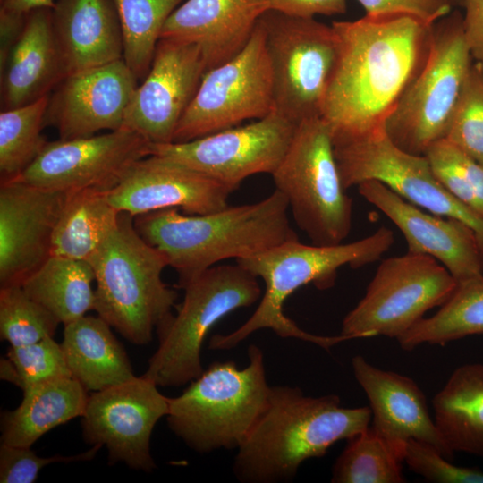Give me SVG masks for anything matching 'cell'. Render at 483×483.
Here are the masks:
<instances>
[{
    "instance_id": "6da1fadb",
    "label": "cell",
    "mask_w": 483,
    "mask_h": 483,
    "mask_svg": "<svg viewBox=\"0 0 483 483\" xmlns=\"http://www.w3.org/2000/svg\"><path fill=\"white\" fill-rule=\"evenodd\" d=\"M331 25L339 54L321 117L333 140L384 129L428 60L435 24L407 14H365Z\"/></svg>"
},
{
    "instance_id": "7a4b0ae2",
    "label": "cell",
    "mask_w": 483,
    "mask_h": 483,
    "mask_svg": "<svg viewBox=\"0 0 483 483\" xmlns=\"http://www.w3.org/2000/svg\"><path fill=\"white\" fill-rule=\"evenodd\" d=\"M288 202L275 190L252 204L227 206L205 215L178 208L134 217L139 234L160 250L179 275L183 288L207 269L229 258H242L289 241L299 240L288 217Z\"/></svg>"
},
{
    "instance_id": "3957f363",
    "label": "cell",
    "mask_w": 483,
    "mask_h": 483,
    "mask_svg": "<svg viewBox=\"0 0 483 483\" xmlns=\"http://www.w3.org/2000/svg\"><path fill=\"white\" fill-rule=\"evenodd\" d=\"M370 422L369 407H343L335 394L311 397L299 387L271 386L265 411L237 449L233 473L248 483L292 479L303 462L323 457Z\"/></svg>"
},
{
    "instance_id": "277c9868",
    "label": "cell",
    "mask_w": 483,
    "mask_h": 483,
    "mask_svg": "<svg viewBox=\"0 0 483 483\" xmlns=\"http://www.w3.org/2000/svg\"><path fill=\"white\" fill-rule=\"evenodd\" d=\"M392 230L381 226L372 234L348 243L321 246L289 241L236 263L265 283V292L250 318L227 335H214L211 350H230L259 329H271L283 338H296L329 350L348 340L345 336L310 334L286 317L284 304L296 290L309 284L319 290L335 285L338 269L343 266L359 268L377 261L393 245Z\"/></svg>"
},
{
    "instance_id": "5b68a950",
    "label": "cell",
    "mask_w": 483,
    "mask_h": 483,
    "mask_svg": "<svg viewBox=\"0 0 483 483\" xmlns=\"http://www.w3.org/2000/svg\"><path fill=\"white\" fill-rule=\"evenodd\" d=\"M88 262L95 275L97 316L131 343L148 344L178 297L162 280L166 258L139 234L134 216L120 212L116 228Z\"/></svg>"
},
{
    "instance_id": "8992f818",
    "label": "cell",
    "mask_w": 483,
    "mask_h": 483,
    "mask_svg": "<svg viewBox=\"0 0 483 483\" xmlns=\"http://www.w3.org/2000/svg\"><path fill=\"white\" fill-rule=\"evenodd\" d=\"M249 364L214 362L169 401L172 432L197 453L238 449L265 411L271 386L262 350L251 344Z\"/></svg>"
},
{
    "instance_id": "52a82bcc",
    "label": "cell",
    "mask_w": 483,
    "mask_h": 483,
    "mask_svg": "<svg viewBox=\"0 0 483 483\" xmlns=\"http://www.w3.org/2000/svg\"><path fill=\"white\" fill-rule=\"evenodd\" d=\"M182 302L157 327L158 346L143 374L158 386H181L204 370L200 352L222 318L250 307L261 296L258 278L239 264L216 265L183 288Z\"/></svg>"
},
{
    "instance_id": "ba28073f",
    "label": "cell",
    "mask_w": 483,
    "mask_h": 483,
    "mask_svg": "<svg viewBox=\"0 0 483 483\" xmlns=\"http://www.w3.org/2000/svg\"><path fill=\"white\" fill-rule=\"evenodd\" d=\"M287 199L297 226L312 244L342 243L352 222V199L338 171L333 138L321 116L300 122L292 141L271 174Z\"/></svg>"
},
{
    "instance_id": "9c48e42d",
    "label": "cell",
    "mask_w": 483,
    "mask_h": 483,
    "mask_svg": "<svg viewBox=\"0 0 483 483\" xmlns=\"http://www.w3.org/2000/svg\"><path fill=\"white\" fill-rule=\"evenodd\" d=\"M462 18L448 14L434 25L428 60L385 123L399 148L424 156L444 140L472 64Z\"/></svg>"
},
{
    "instance_id": "30bf717a",
    "label": "cell",
    "mask_w": 483,
    "mask_h": 483,
    "mask_svg": "<svg viewBox=\"0 0 483 483\" xmlns=\"http://www.w3.org/2000/svg\"><path fill=\"white\" fill-rule=\"evenodd\" d=\"M259 22L272 69L274 113L296 124L321 116L339 54L335 29L271 9Z\"/></svg>"
},
{
    "instance_id": "8fae6325",
    "label": "cell",
    "mask_w": 483,
    "mask_h": 483,
    "mask_svg": "<svg viewBox=\"0 0 483 483\" xmlns=\"http://www.w3.org/2000/svg\"><path fill=\"white\" fill-rule=\"evenodd\" d=\"M456 287L450 272L430 256L407 252L384 259L364 297L344 317L341 335L397 340L428 310L445 304Z\"/></svg>"
},
{
    "instance_id": "7c38bea8",
    "label": "cell",
    "mask_w": 483,
    "mask_h": 483,
    "mask_svg": "<svg viewBox=\"0 0 483 483\" xmlns=\"http://www.w3.org/2000/svg\"><path fill=\"white\" fill-rule=\"evenodd\" d=\"M274 112L273 75L259 20L245 47L205 72L173 142H185Z\"/></svg>"
},
{
    "instance_id": "4fadbf2b",
    "label": "cell",
    "mask_w": 483,
    "mask_h": 483,
    "mask_svg": "<svg viewBox=\"0 0 483 483\" xmlns=\"http://www.w3.org/2000/svg\"><path fill=\"white\" fill-rule=\"evenodd\" d=\"M333 144L346 190L369 180L381 182L419 208L469 225L477 234L483 255V217L450 193L435 175L425 156L399 148L384 129L333 140Z\"/></svg>"
},
{
    "instance_id": "5bb4252c",
    "label": "cell",
    "mask_w": 483,
    "mask_h": 483,
    "mask_svg": "<svg viewBox=\"0 0 483 483\" xmlns=\"http://www.w3.org/2000/svg\"><path fill=\"white\" fill-rule=\"evenodd\" d=\"M296 126L273 112L251 123L190 141L150 144V155L203 174L232 193L253 174L274 173L292 141Z\"/></svg>"
},
{
    "instance_id": "9a60e30c",
    "label": "cell",
    "mask_w": 483,
    "mask_h": 483,
    "mask_svg": "<svg viewBox=\"0 0 483 483\" xmlns=\"http://www.w3.org/2000/svg\"><path fill=\"white\" fill-rule=\"evenodd\" d=\"M170 398L142 375L89 394L81 418L86 443L104 445L108 462H123L150 472L156 463L150 438L157 421L166 417Z\"/></svg>"
},
{
    "instance_id": "2e32d148",
    "label": "cell",
    "mask_w": 483,
    "mask_h": 483,
    "mask_svg": "<svg viewBox=\"0 0 483 483\" xmlns=\"http://www.w3.org/2000/svg\"><path fill=\"white\" fill-rule=\"evenodd\" d=\"M150 156V143L127 128L110 132L47 141L17 180L38 188L72 193L108 191L138 160Z\"/></svg>"
},
{
    "instance_id": "e0dca14e",
    "label": "cell",
    "mask_w": 483,
    "mask_h": 483,
    "mask_svg": "<svg viewBox=\"0 0 483 483\" xmlns=\"http://www.w3.org/2000/svg\"><path fill=\"white\" fill-rule=\"evenodd\" d=\"M206 72L198 46L160 38L150 69L127 108L123 127L140 134L150 144L173 142L177 124Z\"/></svg>"
},
{
    "instance_id": "ac0fdd59",
    "label": "cell",
    "mask_w": 483,
    "mask_h": 483,
    "mask_svg": "<svg viewBox=\"0 0 483 483\" xmlns=\"http://www.w3.org/2000/svg\"><path fill=\"white\" fill-rule=\"evenodd\" d=\"M137 80L123 59L71 74L49 96L45 126L55 128L61 140L119 130Z\"/></svg>"
},
{
    "instance_id": "d6986e66",
    "label": "cell",
    "mask_w": 483,
    "mask_h": 483,
    "mask_svg": "<svg viewBox=\"0 0 483 483\" xmlns=\"http://www.w3.org/2000/svg\"><path fill=\"white\" fill-rule=\"evenodd\" d=\"M68 193L17 180L0 186V286L21 284L50 256Z\"/></svg>"
},
{
    "instance_id": "ffe728a7",
    "label": "cell",
    "mask_w": 483,
    "mask_h": 483,
    "mask_svg": "<svg viewBox=\"0 0 483 483\" xmlns=\"http://www.w3.org/2000/svg\"><path fill=\"white\" fill-rule=\"evenodd\" d=\"M359 193L402 232L408 253L440 262L458 284L483 277V255L475 231L466 223L426 212L376 180L360 183Z\"/></svg>"
},
{
    "instance_id": "44dd1931",
    "label": "cell",
    "mask_w": 483,
    "mask_h": 483,
    "mask_svg": "<svg viewBox=\"0 0 483 483\" xmlns=\"http://www.w3.org/2000/svg\"><path fill=\"white\" fill-rule=\"evenodd\" d=\"M106 194L119 212L135 217L165 208L189 215L213 213L228 206L230 191L203 174L150 155L134 163Z\"/></svg>"
},
{
    "instance_id": "7402d4cb",
    "label": "cell",
    "mask_w": 483,
    "mask_h": 483,
    "mask_svg": "<svg viewBox=\"0 0 483 483\" xmlns=\"http://www.w3.org/2000/svg\"><path fill=\"white\" fill-rule=\"evenodd\" d=\"M355 379L365 392L371 411V428L402 453L405 443L416 439L432 445L453 460V453L431 418L427 399L409 377L384 370L364 357L352 359Z\"/></svg>"
},
{
    "instance_id": "603a6c76",
    "label": "cell",
    "mask_w": 483,
    "mask_h": 483,
    "mask_svg": "<svg viewBox=\"0 0 483 483\" xmlns=\"http://www.w3.org/2000/svg\"><path fill=\"white\" fill-rule=\"evenodd\" d=\"M268 9L267 0H186L170 14L160 38L198 46L208 71L245 47Z\"/></svg>"
},
{
    "instance_id": "cb8c5ba5",
    "label": "cell",
    "mask_w": 483,
    "mask_h": 483,
    "mask_svg": "<svg viewBox=\"0 0 483 483\" xmlns=\"http://www.w3.org/2000/svg\"><path fill=\"white\" fill-rule=\"evenodd\" d=\"M52 30L65 77L123 59L114 0H56Z\"/></svg>"
},
{
    "instance_id": "d4e9b609",
    "label": "cell",
    "mask_w": 483,
    "mask_h": 483,
    "mask_svg": "<svg viewBox=\"0 0 483 483\" xmlns=\"http://www.w3.org/2000/svg\"><path fill=\"white\" fill-rule=\"evenodd\" d=\"M1 111L50 95L65 78L52 30V9L27 13L23 29L0 68Z\"/></svg>"
},
{
    "instance_id": "484cf974",
    "label": "cell",
    "mask_w": 483,
    "mask_h": 483,
    "mask_svg": "<svg viewBox=\"0 0 483 483\" xmlns=\"http://www.w3.org/2000/svg\"><path fill=\"white\" fill-rule=\"evenodd\" d=\"M61 348L72 378L97 392L135 377L129 357L99 316L85 315L64 325Z\"/></svg>"
},
{
    "instance_id": "4316f807",
    "label": "cell",
    "mask_w": 483,
    "mask_h": 483,
    "mask_svg": "<svg viewBox=\"0 0 483 483\" xmlns=\"http://www.w3.org/2000/svg\"><path fill=\"white\" fill-rule=\"evenodd\" d=\"M17 408L1 415V443L31 447L43 435L80 417L88 391L74 378L64 377L29 386Z\"/></svg>"
},
{
    "instance_id": "83f0119b",
    "label": "cell",
    "mask_w": 483,
    "mask_h": 483,
    "mask_svg": "<svg viewBox=\"0 0 483 483\" xmlns=\"http://www.w3.org/2000/svg\"><path fill=\"white\" fill-rule=\"evenodd\" d=\"M432 406L448 448L483 459V364L458 367L435 394Z\"/></svg>"
},
{
    "instance_id": "f1b7e54d",
    "label": "cell",
    "mask_w": 483,
    "mask_h": 483,
    "mask_svg": "<svg viewBox=\"0 0 483 483\" xmlns=\"http://www.w3.org/2000/svg\"><path fill=\"white\" fill-rule=\"evenodd\" d=\"M94 271L88 261L50 256L22 283L25 292L65 325L94 310Z\"/></svg>"
},
{
    "instance_id": "f546056e",
    "label": "cell",
    "mask_w": 483,
    "mask_h": 483,
    "mask_svg": "<svg viewBox=\"0 0 483 483\" xmlns=\"http://www.w3.org/2000/svg\"><path fill=\"white\" fill-rule=\"evenodd\" d=\"M119 216L106 191L68 193L52 235L51 256L88 261L116 228Z\"/></svg>"
},
{
    "instance_id": "4dcf8cb0",
    "label": "cell",
    "mask_w": 483,
    "mask_h": 483,
    "mask_svg": "<svg viewBox=\"0 0 483 483\" xmlns=\"http://www.w3.org/2000/svg\"><path fill=\"white\" fill-rule=\"evenodd\" d=\"M474 335H483V277L458 284L435 315L420 319L397 341L402 350L411 351Z\"/></svg>"
},
{
    "instance_id": "1f68e13d",
    "label": "cell",
    "mask_w": 483,
    "mask_h": 483,
    "mask_svg": "<svg viewBox=\"0 0 483 483\" xmlns=\"http://www.w3.org/2000/svg\"><path fill=\"white\" fill-rule=\"evenodd\" d=\"M182 1L114 0L123 34V59L138 80L147 76L162 29Z\"/></svg>"
},
{
    "instance_id": "d6a6232c",
    "label": "cell",
    "mask_w": 483,
    "mask_h": 483,
    "mask_svg": "<svg viewBox=\"0 0 483 483\" xmlns=\"http://www.w3.org/2000/svg\"><path fill=\"white\" fill-rule=\"evenodd\" d=\"M332 470L333 483H402V453L369 426L347 440Z\"/></svg>"
},
{
    "instance_id": "836d02e7",
    "label": "cell",
    "mask_w": 483,
    "mask_h": 483,
    "mask_svg": "<svg viewBox=\"0 0 483 483\" xmlns=\"http://www.w3.org/2000/svg\"><path fill=\"white\" fill-rule=\"evenodd\" d=\"M49 96L0 113L1 181L18 176L39 155L47 140L41 134Z\"/></svg>"
},
{
    "instance_id": "e575fe53",
    "label": "cell",
    "mask_w": 483,
    "mask_h": 483,
    "mask_svg": "<svg viewBox=\"0 0 483 483\" xmlns=\"http://www.w3.org/2000/svg\"><path fill=\"white\" fill-rule=\"evenodd\" d=\"M59 320L31 299L21 284L0 287V337L19 347L54 336Z\"/></svg>"
},
{
    "instance_id": "d590c367",
    "label": "cell",
    "mask_w": 483,
    "mask_h": 483,
    "mask_svg": "<svg viewBox=\"0 0 483 483\" xmlns=\"http://www.w3.org/2000/svg\"><path fill=\"white\" fill-rule=\"evenodd\" d=\"M424 156L450 193L483 217V165L445 139L434 143Z\"/></svg>"
},
{
    "instance_id": "8d00e7d4",
    "label": "cell",
    "mask_w": 483,
    "mask_h": 483,
    "mask_svg": "<svg viewBox=\"0 0 483 483\" xmlns=\"http://www.w3.org/2000/svg\"><path fill=\"white\" fill-rule=\"evenodd\" d=\"M72 377L61 344L54 336L34 343L10 347L0 360V378L25 388L44 382Z\"/></svg>"
},
{
    "instance_id": "74e56055",
    "label": "cell",
    "mask_w": 483,
    "mask_h": 483,
    "mask_svg": "<svg viewBox=\"0 0 483 483\" xmlns=\"http://www.w3.org/2000/svg\"><path fill=\"white\" fill-rule=\"evenodd\" d=\"M445 139L483 165V62L472 63Z\"/></svg>"
},
{
    "instance_id": "f35d334b",
    "label": "cell",
    "mask_w": 483,
    "mask_h": 483,
    "mask_svg": "<svg viewBox=\"0 0 483 483\" xmlns=\"http://www.w3.org/2000/svg\"><path fill=\"white\" fill-rule=\"evenodd\" d=\"M432 445L408 440L403 447V462L411 471L427 481L438 483H483V470L453 464Z\"/></svg>"
},
{
    "instance_id": "ab89813d",
    "label": "cell",
    "mask_w": 483,
    "mask_h": 483,
    "mask_svg": "<svg viewBox=\"0 0 483 483\" xmlns=\"http://www.w3.org/2000/svg\"><path fill=\"white\" fill-rule=\"evenodd\" d=\"M101 447L100 445H95L88 451L73 455L55 454L50 457H40L31 450V447L13 446L1 443L0 482L34 483L44 467L55 462L89 461L96 456Z\"/></svg>"
},
{
    "instance_id": "60d3db41",
    "label": "cell",
    "mask_w": 483,
    "mask_h": 483,
    "mask_svg": "<svg viewBox=\"0 0 483 483\" xmlns=\"http://www.w3.org/2000/svg\"><path fill=\"white\" fill-rule=\"evenodd\" d=\"M369 16L407 14L428 24H436L450 14L445 0H356Z\"/></svg>"
},
{
    "instance_id": "b9f144b4",
    "label": "cell",
    "mask_w": 483,
    "mask_h": 483,
    "mask_svg": "<svg viewBox=\"0 0 483 483\" xmlns=\"http://www.w3.org/2000/svg\"><path fill=\"white\" fill-rule=\"evenodd\" d=\"M267 3L271 10L301 18L343 14L347 9V0H267Z\"/></svg>"
},
{
    "instance_id": "7bdbcfd3",
    "label": "cell",
    "mask_w": 483,
    "mask_h": 483,
    "mask_svg": "<svg viewBox=\"0 0 483 483\" xmlns=\"http://www.w3.org/2000/svg\"><path fill=\"white\" fill-rule=\"evenodd\" d=\"M464 16L462 19L466 45L475 61L483 62V0H462Z\"/></svg>"
},
{
    "instance_id": "ee69618b",
    "label": "cell",
    "mask_w": 483,
    "mask_h": 483,
    "mask_svg": "<svg viewBox=\"0 0 483 483\" xmlns=\"http://www.w3.org/2000/svg\"><path fill=\"white\" fill-rule=\"evenodd\" d=\"M27 14L0 9V68L17 41L26 20Z\"/></svg>"
},
{
    "instance_id": "f6af8a7d",
    "label": "cell",
    "mask_w": 483,
    "mask_h": 483,
    "mask_svg": "<svg viewBox=\"0 0 483 483\" xmlns=\"http://www.w3.org/2000/svg\"><path fill=\"white\" fill-rule=\"evenodd\" d=\"M55 3L54 0H0V9L27 14L38 8L52 9Z\"/></svg>"
},
{
    "instance_id": "bcb514c9",
    "label": "cell",
    "mask_w": 483,
    "mask_h": 483,
    "mask_svg": "<svg viewBox=\"0 0 483 483\" xmlns=\"http://www.w3.org/2000/svg\"><path fill=\"white\" fill-rule=\"evenodd\" d=\"M448 4H450L451 5H453L454 3H456L457 1H462V0H445Z\"/></svg>"
}]
</instances>
